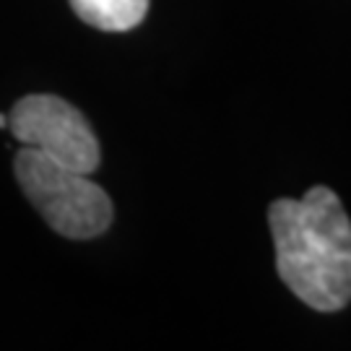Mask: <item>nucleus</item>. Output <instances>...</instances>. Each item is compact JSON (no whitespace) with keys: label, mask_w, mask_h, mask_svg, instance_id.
<instances>
[{"label":"nucleus","mask_w":351,"mask_h":351,"mask_svg":"<svg viewBox=\"0 0 351 351\" xmlns=\"http://www.w3.org/2000/svg\"><path fill=\"white\" fill-rule=\"evenodd\" d=\"M276 271L287 289L317 313L351 302V219L326 185L302 198H278L268 208Z\"/></svg>","instance_id":"obj_1"},{"label":"nucleus","mask_w":351,"mask_h":351,"mask_svg":"<svg viewBox=\"0 0 351 351\" xmlns=\"http://www.w3.org/2000/svg\"><path fill=\"white\" fill-rule=\"evenodd\" d=\"M13 172L26 201L60 237L94 239L112 224V201L86 172L71 169L29 146L16 154Z\"/></svg>","instance_id":"obj_2"},{"label":"nucleus","mask_w":351,"mask_h":351,"mask_svg":"<svg viewBox=\"0 0 351 351\" xmlns=\"http://www.w3.org/2000/svg\"><path fill=\"white\" fill-rule=\"evenodd\" d=\"M8 130L19 143L42 151L78 172H97L101 149L94 128L73 104L55 94H29L8 112Z\"/></svg>","instance_id":"obj_3"},{"label":"nucleus","mask_w":351,"mask_h":351,"mask_svg":"<svg viewBox=\"0 0 351 351\" xmlns=\"http://www.w3.org/2000/svg\"><path fill=\"white\" fill-rule=\"evenodd\" d=\"M84 24L99 32H130L146 19L149 0H68Z\"/></svg>","instance_id":"obj_4"},{"label":"nucleus","mask_w":351,"mask_h":351,"mask_svg":"<svg viewBox=\"0 0 351 351\" xmlns=\"http://www.w3.org/2000/svg\"><path fill=\"white\" fill-rule=\"evenodd\" d=\"M8 125V114H0V128Z\"/></svg>","instance_id":"obj_5"}]
</instances>
